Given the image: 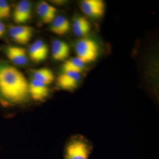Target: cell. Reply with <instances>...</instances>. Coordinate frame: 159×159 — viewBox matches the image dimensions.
I'll return each mask as SVG.
<instances>
[{
    "mask_svg": "<svg viewBox=\"0 0 159 159\" xmlns=\"http://www.w3.org/2000/svg\"><path fill=\"white\" fill-rule=\"evenodd\" d=\"M29 96V82L25 75L0 61V102L5 105L21 104Z\"/></svg>",
    "mask_w": 159,
    "mask_h": 159,
    "instance_id": "cell-1",
    "label": "cell"
},
{
    "mask_svg": "<svg viewBox=\"0 0 159 159\" xmlns=\"http://www.w3.org/2000/svg\"><path fill=\"white\" fill-rule=\"evenodd\" d=\"M75 49L77 57L85 63L95 61L99 54V45L91 39H80L76 43Z\"/></svg>",
    "mask_w": 159,
    "mask_h": 159,
    "instance_id": "cell-2",
    "label": "cell"
},
{
    "mask_svg": "<svg viewBox=\"0 0 159 159\" xmlns=\"http://www.w3.org/2000/svg\"><path fill=\"white\" fill-rule=\"evenodd\" d=\"M89 151L88 144L82 140H73L66 148L65 159H88Z\"/></svg>",
    "mask_w": 159,
    "mask_h": 159,
    "instance_id": "cell-3",
    "label": "cell"
},
{
    "mask_svg": "<svg viewBox=\"0 0 159 159\" xmlns=\"http://www.w3.org/2000/svg\"><path fill=\"white\" fill-rule=\"evenodd\" d=\"M80 7L86 16L92 18H100L105 13V4L102 0H84Z\"/></svg>",
    "mask_w": 159,
    "mask_h": 159,
    "instance_id": "cell-4",
    "label": "cell"
},
{
    "mask_svg": "<svg viewBox=\"0 0 159 159\" xmlns=\"http://www.w3.org/2000/svg\"><path fill=\"white\" fill-rule=\"evenodd\" d=\"M81 79V74L73 71L63 72L57 78L59 87L65 90H73L77 87Z\"/></svg>",
    "mask_w": 159,
    "mask_h": 159,
    "instance_id": "cell-5",
    "label": "cell"
},
{
    "mask_svg": "<svg viewBox=\"0 0 159 159\" xmlns=\"http://www.w3.org/2000/svg\"><path fill=\"white\" fill-rule=\"evenodd\" d=\"M29 96L36 101H43L49 95L48 85L37 80H31L29 83Z\"/></svg>",
    "mask_w": 159,
    "mask_h": 159,
    "instance_id": "cell-6",
    "label": "cell"
},
{
    "mask_svg": "<svg viewBox=\"0 0 159 159\" xmlns=\"http://www.w3.org/2000/svg\"><path fill=\"white\" fill-rule=\"evenodd\" d=\"M31 61L39 63L45 60L48 54V48L45 43L41 40H37L29 46L28 50Z\"/></svg>",
    "mask_w": 159,
    "mask_h": 159,
    "instance_id": "cell-7",
    "label": "cell"
},
{
    "mask_svg": "<svg viewBox=\"0 0 159 159\" xmlns=\"http://www.w3.org/2000/svg\"><path fill=\"white\" fill-rule=\"evenodd\" d=\"M5 54L15 65L24 66L28 62L26 49L17 46H8L5 48Z\"/></svg>",
    "mask_w": 159,
    "mask_h": 159,
    "instance_id": "cell-8",
    "label": "cell"
},
{
    "mask_svg": "<svg viewBox=\"0 0 159 159\" xmlns=\"http://www.w3.org/2000/svg\"><path fill=\"white\" fill-rule=\"evenodd\" d=\"M31 3L27 0H22L18 3L15 8L13 19L16 24H24L31 19Z\"/></svg>",
    "mask_w": 159,
    "mask_h": 159,
    "instance_id": "cell-9",
    "label": "cell"
},
{
    "mask_svg": "<svg viewBox=\"0 0 159 159\" xmlns=\"http://www.w3.org/2000/svg\"><path fill=\"white\" fill-rule=\"evenodd\" d=\"M51 51L54 59L61 61L69 57L70 50L67 43L61 40L55 39L52 42Z\"/></svg>",
    "mask_w": 159,
    "mask_h": 159,
    "instance_id": "cell-10",
    "label": "cell"
},
{
    "mask_svg": "<svg viewBox=\"0 0 159 159\" xmlns=\"http://www.w3.org/2000/svg\"><path fill=\"white\" fill-rule=\"evenodd\" d=\"M36 10L42 21L44 24L51 23L56 17L57 9L44 1L38 4Z\"/></svg>",
    "mask_w": 159,
    "mask_h": 159,
    "instance_id": "cell-11",
    "label": "cell"
},
{
    "mask_svg": "<svg viewBox=\"0 0 159 159\" xmlns=\"http://www.w3.org/2000/svg\"><path fill=\"white\" fill-rule=\"evenodd\" d=\"M73 30L76 36L84 37L91 31L90 23L84 16H78L73 20Z\"/></svg>",
    "mask_w": 159,
    "mask_h": 159,
    "instance_id": "cell-12",
    "label": "cell"
},
{
    "mask_svg": "<svg viewBox=\"0 0 159 159\" xmlns=\"http://www.w3.org/2000/svg\"><path fill=\"white\" fill-rule=\"evenodd\" d=\"M51 24L50 30L51 32L59 36L66 34L70 27L69 20L63 16L55 17Z\"/></svg>",
    "mask_w": 159,
    "mask_h": 159,
    "instance_id": "cell-13",
    "label": "cell"
},
{
    "mask_svg": "<svg viewBox=\"0 0 159 159\" xmlns=\"http://www.w3.org/2000/svg\"><path fill=\"white\" fill-rule=\"evenodd\" d=\"M33 79L41 81L47 85L51 84L54 81V75L51 69L42 68L32 71Z\"/></svg>",
    "mask_w": 159,
    "mask_h": 159,
    "instance_id": "cell-14",
    "label": "cell"
},
{
    "mask_svg": "<svg viewBox=\"0 0 159 159\" xmlns=\"http://www.w3.org/2000/svg\"><path fill=\"white\" fill-rule=\"evenodd\" d=\"M85 63L79 57H76L66 61L62 66L63 72L73 71L81 73L84 70Z\"/></svg>",
    "mask_w": 159,
    "mask_h": 159,
    "instance_id": "cell-15",
    "label": "cell"
},
{
    "mask_svg": "<svg viewBox=\"0 0 159 159\" xmlns=\"http://www.w3.org/2000/svg\"><path fill=\"white\" fill-rule=\"evenodd\" d=\"M33 29L29 26H11L9 27V33H12L19 36L28 43L33 35Z\"/></svg>",
    "mask_w": 159,
    "mask_h": 159,
    "instance_id": "cell-16",
    "label": "cell"
},
{
    "mask_svg": "<svg viewBox=\"0 0 159 159\" xmlns=\"http://www.w3.org/2000/svg\"><path fill=\"white\" fill-rule=\"evenodd\" d=\"M11 9L8 2L0 0V20L10 17Z\"/></svg>",
    "mask_w": 159,
    "mask_h": 159,
    "instance_id": "cell-17",
    "label": "cell"
},
{
    "mask_svg": "<svg viewBox=\"0 0 159 159\" xmlns=\"http://www.w3.org/2000/svg\"><path fill=\"white\" fill-rule=\"evenodd\" d=\"M6 26L0 20V38L2 37L6 33Z\"/></svg>",
    "mask_w": 159,
    "mask_h": 159,
    "instance_id": "cell-18",
    "label": "cell"
},
{
    "mask_svg": "<svg viewBox=\"0 0 159 159\" xmlns=\"http://www.w3.org/2000/svg\"><path fill=\"white\" fill-rule=\"evenodd\" d=\"M52 2H52L56 4H62L65 2V1H53Z\"/></svg>",
    "mask_w": 159,
    "mask_h": 159,
    "instance_id": "cell-19",
    "label": "cell"
}]
</instances>
